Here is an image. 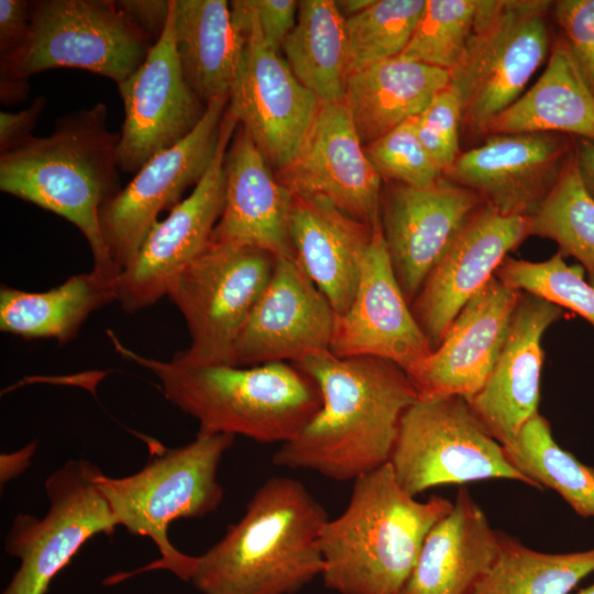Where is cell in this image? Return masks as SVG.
Masks as SVG:
<instances>
[{
	"instance_id": "6da1fadb",
	"label": "cell",
	"mask_w": 594,
	"mask_h": 594,
	"mask_svg": "<svg viewBox=\"0 0 594 594\" xmlns=\"http://www.w3.org/2000/svg\"><path fill=\"white\" fill-rule=\"evenodd\" d=\"M318 386L321 405L272 462L354 481L389 462L404 413L419 395L407 373L374 356L339 358L330 351L294 364Z\"/></svg>"
},
{
	"instance_id": "7a4b0ae2",
	"label": "cell",
	"mask_w": 594,
	"mask_h": 594,
	"mask_svg": "<svg viewBox=\"0 0 594 594\" xmlns=\"http://www.w3.org/2000/svg\"><path fill=\"white\" fill-rule=\"evenodd\" d=\"M323 506L298 480L267 479L243 516L196 557L189 582L201 594H295L320 576Z\"/></svg>"
},
{
	"instance_id": "3957f363",
	"label": "cell",
	"mask_w": 594,
	"mask_h": 594,
	"mask_svg": "<svg viewBox=\"0 0 594 594\" xmlns=\"http://www.w3.org/2000/svg\"><path fill=\"white\" fill-rule=\"evenodd\" d=\"M107 117L102 102L73 111L56 119L50 135L0 154V190L73 223L89 244L92 268L119 277L100 228L102 206L122 189L120 133L108 129Z\"/></svg>"
},
{
	"instance_id": "277c9868",
	"label": "cell",
	"mask_w": 594,
	"mask_h": 594,
	"mask_svg": "<svg viewBox=\"0 0 594 594\" xmlns=\"http://www.w3.org/2000/svg\"><path fill=\"white\" fill-rule=\"evenodd\" d=\"M114 350L153 373L164 397L199 422V429L260 443L292 440L316 415V383L286 362L253 366L162 361L127 348L108 331Z\"/></svg>"
},
{
	"instance_id": "5b68a950",
	"label": "cell",
	"mask_w": 594,
	"mask_h": 594,
	"mask_svg": "<svg viewBox=\"0 0 594 594\" xmlns=\"http://www.w3.org/2000/svg\"><path fill=\"white\" fill-rule=\"evenodd\" d=\"M353 482L344 510L321 529L320 576L339 594H402L427 535L453 503L416 499L389 462Z\"/></svg>"
},
{
	"instance_id": "8992f818",
	"label": "cell",
	"mask_w": 594,
	"mask_h": 594,
	"mask_svg": "<svg viewBox=\"0 0 594 594\" xmlns=\"http://www.w3.org/2000/svg\"><path fill=\"white\" fill-rule=\"evenodd\" d=\"M233 442L234 436L199 429L189 443L164 449L133 474L112 477L98 471L96 483L119 526L133 536L150 538L161 554L138 572L112 575L108 584L152 570H167L189 582L196 557L172 544L168 527L175 520L201 518L218 509L223 499L218 469Z\"/></svg>"
},
{
	"instance_id": "52a82bcc",
	"label": "cell",
	"mask_w": 594,
	"mask_h": 594,
	"mask_svg": "<svg viewBox=\"0 0 594 594\" xmlns=\"http://www.w3.org/2000/svg\"><path fill=\"white\" fill-rule=\"evenodd\" d=\"M154 43L118 1H32L29 33L0 58V79L28 81L44 70L78 68L120 85L143 64Z\"/></svg>"
},
{
	"instance_id": "ba28073f",
	"label": "cell",
	"mask_w": 594,
	"mask_h": 594,
	"mask_svg": "<svg viewBox=\"0 0 594 594\" xmlns=\"http://www.w3.org/2000/svg\"><path fill=\"white\" fill-rule=\"evenodd\" d=\"M552 1L479 0L473 28L450 84L462 101V127L482 133L515 102L549 57Z\"/></svg>"
},
{
	"instance_id": "9c48e42d",
	"label": "cell",
	"mask_w": 594,
	"mask_h": 594,
	"mask_svg": "<svg viewBox=\"0 0 594 594\" xmlns=\"http://www.w3.org/2000/svg\"><path fill=\"white\" fill-rule=\"evenodd\" d=\"M276 256L249 245L215 243L168 285L190 344L173 358L193 364L234 365V346L274 270Z\"/></svg>"
},
{
	"instance_id": "30bf717a",
	"label": "cell",
	"mask_w": 594,
	"mask_h": 594,
	"mask_svg": "<svg viewBox=\"0 0 594 594\" xmlns=\"http://www.w3.org/2000/svg\"><path fill=\"white\" fill-rule=\"evenodd\" d=\"M389 464L413 496L453 484L491 479L537 485L508 460L460 396L419 399L403 415Z\"/></svg>"
},
{
	"instance_id": "8fae6325",
	"label": "cell",
	"mask_w": 594,
	"mask_h": 594,
	"mask_svg": "<svg viewBox=\"0 0 594 594\" xmlns=\"http://www.w3.org/2000/svg\"><path fill=\"white\" fill-rule=\"evenodd\" d=\"M99 470L89 460H68L45 481L46 514L13 518L4 551L20 564L2 594H45L86 541L116 532L119 522L96 483Z\"/></svg>"
},
{
	"instance_id": "7c38bea8",
	"label": "cell",
	"mask_w": 594,
	"mask_h": 594,
	"mask_svg": "<svg viewBox=\"0 0 594 594\" xmlns=\"http://www.w3.org/2000/svg\"><path fill=\"white\" fill-rule=\"evenodd\" d=\"M230 7L242 47L228 106L268 164L282 172L300 152L321 102L267 46L246 0Z\"/></svg>"
},
{
	"instance_id": "4fadbf2b",
	"label": "cell",
	"mask_w": 594,
	"mask_h": 594,
	"mask_svg": "<svg viewBox=\"0 0 594 594\" xmlns=\"http://www.w3.org/2000/svg\"><path fill=\"white\" fill-rule=\"evenodd\" d=\"M229 99L221 96L208 102L202 119L184 140L151 157L102 206V238L120 273L133 260L160 213L173 209L205 175L219 143Z\"/></svg>"
},
{
	"instance_id": "5bb4252c",
	"label": "cell",
	"mask_w": 594,
	"mask_h": 594,
	"mask_svg": "<svg viewBox=\"0 0 594 594\" xmlns=\"http://www.w3.org/2000/svg\"><path fill=\"white\" fill-rule=\"evenodd\" d=\"M239 121L226 110L215 156L189 196L148 231L117 282V301L132 314L156 304L168 285L210 244L224 206V156Z\"/></svg>"
},
{
	"instance_id": "9a60e30c",
	"label": "cell",
	"mask_w": 594,
	"mask_h": 594,
	"mask_svg": "<svg viewBox=\"0 0 594 594\" xmlns=\"http://www.w3.org/2000/svg\"><path fill=\"white\" fill-rule=\"evenodd\" d=\"M118 90L124 108L117 146L120 172L135 174L151 157L184 140L202 119L207 105L184 78L172 8L161 37Z\"/></svg>"
},
{
	"instance_id": "2e32d148",
	"label": "cell",
	"mask_w": 594,
	"mask_h": 594,
	"mask_svg": "<svg viewBox=\"0 0 594 594\" xmlns=\"http://www.w3.org/2000/svg\"><path fill=\"white\" fill-rule=\"evenodd\" d=\"M483 205L476 193L444 176L429 187L391 183L382 191L383 238L394 274L409 304Z\"/></svg>"
},
{
	"instance_id": "e0dca14e",
	"label": "cell",
	"mask_w": 594,
	"mask_h": 594,
	"mask_svg": "<svg viewBox=\"0 0 594 594\" xmlns=\"http://www.w3.org/2000/svg\"><path fill=\"white\" fill-rule=\"evenodd\" d=\"M276 176L296 197L324 200L371 227L380 220L383 179L344 101L321 103L300 152Z\"/></svg>"
},
{
	"instance_id": "ac0fdd59",
	"label": "cell",
	"mask_w": 594,
	"mask_h": 594,
	"mask_svg": "<svg viewBox=\"0 0 594 594\" xmlns=\"http://www.w3.org/2000/svg\"><path fill=\"white\" fill-rule=\"evenodd\" d=\"M337 314L296 257H276L272 276L234 346V365L306 359L330 351Z\"/></svg>"
},
{
	"instance_id": "d6986e66",
	"label": "cell",
	"mask_w": 594,
	"mask_h": 594,
	"mask_svg": "<svg viewBox=\"0 0 594 594\" xmlns=\"http://www.w3.org/2000/svg\"><path fill=\"white\" fill-rule=\"evenodd\" d=\"M330 352L339 358L388 360L407 375L432 352L394 274L381 220L374 227L355 295L349 308L337 315Z\"/></svg>"
},
{
	"instance_id": "ffe728a7",
	"label": "cell",
	"mask_w": 594,
	"mask_h": 594,
	"mask_svg": "<svg viewBox=\"0 0 594 594\" xmlns=\"http://www.w3.org/2000/svg\"><path fill=\"white\" fill-rule=\"evenodd\" d=\"M529 237L528 218L483 205L430 273L411 311L435 350L464 306Z\"/></svg>"
},
{
	"instance_id": "44dd1931",
	"label": "cell",
	"mask_w": 594,
	"mask_h": 594,
	"mask_svg": "<svg viewBox=\"0 0 594 594\" xmlns=\"http://www.w3.org/2000/svg\"><path fill=\"white\" fill-rule=\"evenodd\" d=\"M485 136L460 153L443 176L502 213L528 218L552 189L573 146L558 133Z\"/></svg>"
},
{
	"instance_id": "7402d4cb",
	"label": "cell",
	"mask_w": 594,
	"mask_h": 594,
	"mask_svg": "<svg viewBox=\"0 0 594 594\" xmlns=\"http://www.w3.org/2000/svg\"><path fill=\"white\" fill-rule=\"evenodd\" d=\"M522 292L496 275L464 306L441 343L411 373L419 399H472L504 346Z\"/></svg>"
},
{
	"instance_id": "603a6c76",
	"label": "cell",
	"mask_w": 594,
	"mask_h": 594,
	"mask_svg": "<svg viewBox=\"0 0 594 594\" xmlns=\"http://www.w3.org/2000/svg\"><path fill=\"white\" fill-rule=\"evenodd\" d=\"M563 317V308L524 293L495 365L469 404L487 432L503 447L538 414L543 363L542 337Z\"/></svg>"
},
{
	"instance_id": "cb8c5ba5",
	"label": "cell",
	"mask_w": 594,
	"mask_h": 594,
	"mask_svg": "<svg viewBox=\"0 0 594 594\" xmlns=\"http://www.w3.org/2000/svg\"><path fill=\"white\" fill-rule=\"evenodd\" d=\"M226 191L215 243H237L295 257L290 237L294 195L271 170L249 132L240 124L224 156Z\"/></svg>"
},
{
	"instance_id": "d4e9b609",
	"label": "cell",
	"mask_w": 594,
	"mask_h": 594,
	"mask_svg": "<svg viewBox=\"0 0 594 594\" xmlns=\"http://www.w3.org/2000/svg\"><path fill=\"white\" fill-rule=\"evenodd\" d=\"M374 227L324 200L294 196L290 237L295 257L337 315L349 308L355 295Z\"/></svg>"
},
{
	"instance_id": "484cf974",
	"label": "cell",
	"mask_w": 594,
	"mask_h": 594,
	"mask_svg": "<svg viewBox=\"0 0 594 594\" xmlns=\"http://www.w3.org/2000/svg\"><path fill=\"white\" fill-rule=\"evenodd\" d=\"M498 548L499 532L461 487L450 513L427 535L402 594H472Z\"/></svg>"
},
{
	"instance_id": "4316f807",
	"label": "cell",
	"mask_w": 594,
	"mask_h": 594,
	"mask_svg": "<svg viewBox=\"0 0 594 594\" xmlns=\"http://www.w3.org/2000/svg\"><path fill=\"white\" fill-rule=\"evenodd\" d=\"M450 82V72L394 57L353 72L344 102L365 146L417 117Z\"/></svg>"
},
{
	"instance_id": "83f0119b",
	"label": "cell",
	"mask_w": 594,
	"mask_h": 594,
	"mask_svg": "<svg viewBox=\"0 0 594 594\" xmlns=\"http://www.w3.org/2000/svg\"><path fill=\"white\" fill-rule=\"evenodd\" d=\"M526 132L569 134L594 142V94L562 36L551 45L537 81L493 118L482 134Z\"/></svg>"
},
{
	"instance_id": "f1b7e54d",
	"label": "cell",
	"mask_w": 594,
	"mask_h": 594,
	"mask_svg": "<svg viewBox=\"0 0 594 594\" xmlns=\"http://www.w3.org/2000/svg\"><path fill=\"white\" fill-rule=\"evenodd\" d=\"M175 46L184 78L206 105L230 96L242 47L230 2L170 0Z\"/></svg>"
},
{
	"instance_id": "f546056e",
	"label": "cell",
	"mask_w": 594,
	"mask_h": 594,
	"mask_svg": "<svg viewBox=\"0 0 594 594\" xmlns=\"http://www.w3.org/2000/svg\"><path fill=\"white\" fill-rule=\"evenodd\" d=\"M118 277L96 268L45 292L0 289V330L24 339L73 340L86 319L117 301Z\"/></svg>"
},
{
	"instance_id": "4dcf8cb0",
	"label": "cell",
	"mask_w": 594,
	"mask_h": 594,
	"mask_svg": "<svg viewBox=\"0 0 594 594\" xmlns=\"http://www.w3.org/2000/svg\"><path fill=\"white\" fill-rule=\"evenodd\" d=\"M283 51L296 78L321 103L344 101L349 77L345 19L336 1H300Z\"/></svg>"
},
{
	"instance_id": "1f68e13d",
	"label": "cell",
	"mask_w": 594,
	"mask_h": 594,
	"mask_svg": "<svg viewBox=\"0 0 594 594\" xmlns=\"http://www.w3.org/2000/svg\"><path fill=\"white\" fill-rule=\"evenodd\" d=\"M594 573V549L546 553L499 532L497 556L472 594H569Z\"/></svg>"
},
{
	"instance_id": "d6a6232c",
	"label": "cell",
	"mask_w": 594,
	"mask_h": 594,
	"mask_svg": "<svg viewBox=\"0 0 594 594\" xmlns=\"http://www.w3.org/2000/svg\"><path fill=\"white\" fill-rule=\"evenodd\" d=\"M504 449L510 463L539 490L552 488L578 515L594 517V469L556 442L543 416L538 413L529 419Z\"/></svg>"
},
{
	"instance_id": "836d02e7",
	"label": "cell",
	"mask_w": 594,
	"mask_h": 594,
	"mask_svg": "<svg viewBox=\"0 0 594 594\" xmlns=\"http://www.w3.org/2000/svg\"><path fill=\"white\" fill-rule=\"evenodd\" d=\"M529 237L553 240L563 256L574 257L594 286V199L581 178L574 146L556 184L528 217Z\"/></svg>"
},
{
	"instance_id": "e575fe53",
	"label": "cell",
	"mask_w": 594,
	"mask_h": 594,
	"mask_svg": "<svg viewBox=\"0 0 594 594\" xmlns=\"http://www.w3.org/2000/svg\"><path fill=\"white\" fill-rule=\"evenodd\" d=\"M425 0H373L345 19L349 75L400 55L408 44Z\"/></svg>"
},
{
	"instance_id": "d590c367",
	"label": "cell",
	"mask_w": 594,
	"mask_h": 594,
	"mask_svg": "<svg viewBox=\"0 0 594 594\" xmlns=\"http://www.w3.org/2000/svg\"><path fill=\"white\" fill-rule=\"evenodd\" d=\"M479 0H425L411 37L398 57L450 72L470 37Z\"/></svg>"
},
{
	"instance_id": "8d00e7d4",
	"label": "cell",
	"mask_w": 594,
	"mask_h": 594,
	"mask_svg": "<svg viewBox=\"0 0 594 594\" xmlns=\"http://www.w3.org/2000/svg\"><path fill=\"white\" fill-rule=\"evenodd\" d=\"M582 266L569 265L558 251L541 262L507 256L495 275L506 285L569 309L594 327V286Z\"/></svg>"
},
{
	"instance_id": "74e56055",
	"label": "cell",
	"mask_w": 594,
	"mask_h": 594,
	"mask_svg": "<svg viewBox=\"0 0 594 594\" xmlns=\"http://www.w3.org/2000/svg\"><path fill=\"white\" fill-rule=\"evenodd\" d=\"M366 156L382 179L410 187H429L443 177L421 144L416 117L364 146Z\"/></svg>"
},
{
	"instance_id": "f35d334b",
	"label": "cell",
	"mask_w": 594,
	"mask_h": 594,
	"mask_svg": "<svg viewBox=\"0 0 594 594\" xmlns=\"http://www.w3.org/2000/svg\"><path fill=\"white\" fill-rule=\"evenodd\" d=\"M461 128V97L457 88L449 82L416 117L418 138L443 175L460 154Z\"/></svg>"
},
{
	"instance_id": "ab89813d",
	"label": "cell",
	"mask_w": 594,
	"mask_h": 594,
	"mask_svg": "<svg viewBox=\"0 0 594 594\" xmlns=\"http://www.w3.org/2000/svg\"><path fill=\"white\" fill-rule=\"evenodd\" d=\"M551 15L583 79L594 94V0L552 1Z\"/></svg>"
},
{
	"instance_id": "60d3db41",
	"label": "cell",
	"mask_w": 594,
	"mask_h": 594,
	"mask_svg": "<svg viewBox=\"0 0 594 594\" xmlns=\"http://www.w3.org/2000/svg\"><path fill=\"white\" fill-rule=\"evenodd\" d=\"M261 34L273 51L283 50L286 37L296 24L299 2L295 0H246Z\"/></svg>"
},
{
	"instance_id": "b9f144b4",
	"label": "cell",
	"mask_w": 594,
	"mask_h": 594,
	"mask_svg": "<svg viewBox=\"0 0 594 594\" xmlns=\"http://www.w3.org/2000/svg\"><path fill=\"white\" fill-rule=\"evenodd\" d=\"M31 23V2L0 0V57L14 52L25 40Z\"/></svg>"
},
{
	"instance_id": "7bdbcfd3",
	"label": "cell",
	"mask_w": 594,
	"mask_h": 594,
	"mask_svg": "<svg viewBox=\"0 0 594 594\" xmlns=\"http://www.w3.org/2000/svg\"><path fill=\"white\" fill-rule=\"evenodd\" d=\"M46 105V99L38 96L32 103L19 112H0V154L10 152L26 142L33 135L38 116Z\"/></svg>"
},
{
	"instance_id": "ee69618b",
	"label": "cell",
	"mask_w": 594,
	"mask_h": 594,
	"mask_svg": "<svg viewBox=\"0 0 594 594\" xmlns=\"http://www.w3.org/2000/svg\"><path fill=\"white\" fill-rule=\"evenodd\" d=\"M120 8L156 42L167 23L170 0H120Z\"/></svg>"
},
{
	"instance_id": "f6af8a7d",
	"label": "cell",
	"mask_w": 594,
	"mask_h": 594,
	"mask_svg": "<svg viewBox=\"0 0 594 594\" xmlns=\"http://www.w3.org/2000/svg\"><path fill=\"white\" fill-rule=\"evenodd\" d=\"M36 442H30L12 452L0 455V484L3 486L22 475L30 466L36 452Z\"/></svg>"
},
{
	"instance_id": "bcb514c9",
	"label": "cell",
	"mask_w": 594,
	"mask_h": 594,
	"mask_svg": "<svg viewBox=\"0 0 594 594\" xmlns=\"http://www.w3.org/2000/svg\"><path fill=\"white\" fill-rule=\"evenodd\" d=\"M574 154L583 184L594 199V142L578 139Z\"/></svg>"
},
{
	"instance_id": "7dc6e473",
	"label": "cell",
	"mask_w": 594,
	"mask_h": 594,
	"mask_svg": "<svg viewBox=\"0 0 594 594\" xmlns=\"http://www.w3.org/2000/svg\"><path fill=\"white\" fill-rule=\"evenodd\" d=\"M29 94L26 80L0 79V97L3 103H15L24 100Z\"/></svg>"
},
{
	"instance_id": "c3c4849f",
	"label": "cell",
	"mask_w": 594,
	"mask_h": 594,
	"mask_svg": "<svg viewBox=\"0 0 594 594\" xmlns=\"http://www.w3.org/2000/svg\"><path fill=\"white\" fill-rule=\"evenodd\" d=\"M336 2L341 14L344 19H348L364 11L372 4L373 0H343Z\"/></svg>"
},
{
	"instance_id": "681fc988",
	"label": "cell",
	"mask_w": 594,
	"mask_h": 594,
	"mask_svg": "<svg viewBox=\"0 0 594 594\" xmlns=\"http://www.w3.org/2000/svg\"><path fill=\"white\" fill-rule=\"evenodd\" d=\"M578 594H594V584L581 590Z\"/></svg>"
}]
</instances>
